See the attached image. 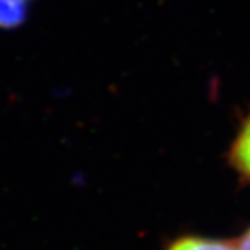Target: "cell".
Listing matches in <instances>:
<instances>
[{"label": "cell", "instance_id": "6da1fadb", "mask_svg": "<svg viewBox=\"0 0 250 250\" xmlns=\"http://www.w3.org/2000/svg\"><path fill=\"white\" fill-rule=\"evenodd\" d=\"M228 163L241 180L250 184V115L240 125L228 149Z\"/></svg>", "mask_w": 250, "mask_h": 250}, {"label": "cell", "instance_id": "7a4b0ae2", "mask_svg": "<svg viewBox=\"0 0 250 250\" xmlns=\"http://www.w3.org/2000/svg\"><path fill=\"white\" fill-rule=\"evenodd\" d=\"M165 250H237L235 241L201 235H183L175 238Z\"/></svg>", "mask_w": 250, "mask_h": 250}, {"label": "cell", "instance_id": "3957f363", "mask_svg": "<svg viewBox=\"0 0 250 250\" xmlns=\"http://www.w3.org/2000/svg\"><path fill=\"white\" fill-rule=\"evenodd\" d=\"M26 14L24 0H0V26L12 27L23 21Z\"/></svg>", "mask_w": 250, "mask_h": 250}, {"label": "cell", "instance_id": "277c9868", "mask_svg": "<svg viewBox=\"0 0 250 250\" xmlns=\"http://www.w3.org/2000/svg\"><path fill=\"white\" fill-rule=\"evenodd\" d=\"M237 250H250V226L246 229L244 234L235 241Z\"/></svg>", "mask_w": 250, "mask_h": 250}]
</instances>
